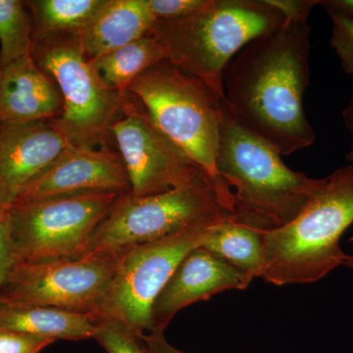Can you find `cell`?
<instances>
[{"label":"cell","mask_w":353,"mask_h":353,"mask_svg":"<svg viewBox=\"0 0 353 353\" xmlns=\"http://www.w3.org/2000/svg\"><path fill=\"white\" fill-rule=\"evenodd\" d=\"M310 31L308 19H285L243 46L223 72L230 115L282 155L309 148L316 139L303 109Z\"/></svg>","instance_id":"1"},{"label":"cell","mask_w":353,"mask_h":353,"mask_svg":"<svg viewBox=\"0 0 353 353\" xmlns=\"http://www.w3.org/2000/svg\"><path fill=\"white\" fill-rule=\"evenodd\" d=\"M216 168L236 190L234 219L260 232L289 224L325 182L289 168L273 145L236 122L224 101Z\"/></svg>","instance_id":"2"},{"label":"cell","mask_w":353,"mask_h":353,"mask_svg":"<svg viewBox=\"0 0 353 353\" xmlns=\"http://www.w3.org/2000/svg\"><path fill=\"white\" fill-rule=\"evenodd\" d=\"M353 224V163L336 169L289 224L262 232L261 278L276 285L317 282L347 257L341 238Z\"/></svg>","instance_id":"3"},{"label":"cell","mask_w":353,"mask_h":353,"mask_svg":"<svg viewBox=\"0 0 353 353\" xmlns=\"http://www.w3.org/2000/svg\"><path fill=\"white\" fill-rule=\"evenodd\" d=\"M285 21L271 0H208L192 15L157 20L150 34L161 44L167 60L224 101L223 72L230 60Z\"/></svg>","instance_id":"4"},{"label":"cell","mask_w":353,"mask_h":353,"mask_svg":"<svg viewBox=\"0 0 353 353\" xmlns=\"http://www.w3.org/2000/svg\"><path fill=\"white\" fill-rule=\"evenodd\" d=\"M148 117L214 183L223 208L233 213L234 194L216 168L223 101L201 80L163 60L130 85Z\"/></svg>","instance_id":"5"},{"label":"cell","mask_w":353,"mask_h":353,"mask_svg":"<svg viewBox=\"0 0 353 353\" xmlns=\"http://www.w3.org/2000/svg\"><path fill=\"white\" fill-rule=\"evenodd\" d=\"M231 216L208 174L162 194H122L90 240L74 256L126 250L162 240L209 221Z\"/></svg>","instance_id":"6"},{"label":"cell","mask_w":353,"mask_h":353,"mask_svg":"<svg viewBox=\"0 0 353 353\" xmlns=\"http://www.w3.org/2000/svg\"><path fill=\"white\" fill-rule=\"evenodd\" d=\"M32 57L59 88L63 113L57 122L70 139L78 146L105 145L129 94L103 85L76 34L34 39Z\"/></svg>","instance_id":"7"},{"label":"cell","mask_w":353,"mask_h":353,"mask_svg":"<svg viewBox=\"0 0 353 353\" xmlns=\"http://www.w3.org/2000/svg\"><path fill=\"white\" fill-rule=\"evenodd\" d=\"M122 194L92 192L13 203L9 229L16 263L73 259Z\"/></svg>","instance_id":"8"},{"label":"cell","mask_w":353,"mask_h":353,"mask_svg":"<svg viewBox=\"0 0 353 353\" xmlns=\"http://www.w3.org/2000/svg\"><path fill=\"white\" fill-rule=\"evenodd\" d=\"M225 219L201 223L168 238L124 250L119 268L92 314L95 319L122 323L139 336L152 331L155 299L188 253Z\"/></svg>","instance_id":"9"},{"label":"cell","mask_w":353,"mask_h":353,"mask_svg":"<svg viewBox=\"0 0 353 353\" xmlns=\"http://www.w3.org/2000/svg\"><path fill=\"white\" fill-rule=\"evenodd\" d=\"M123 253L124 250L16 263L0 287V299L94 314L119 268Z\"/></svg>","instance_id":"10"},{"label":"cell","mask_w":353,"mask_h":353,"mask_svg":"<svg viewBox=\"0 0 353 353\" xmlns=\"http://www.w3.org/2000/svg\"><path fill=\"white\" fill-rule=\"evenodd\" d=\"M110 127L137 196L162 194L208 174L129 99Z\"/></svg>","instance_id":"11"},{"label":"cell","mask_w":353,"mask_h":353,"mask_svg":"<svg viewBox=\"0 0 353 353\" xmlns=\"http://www.w3.org/2000/svg\"><path fill=\"white\" fill-rule=\"evenodd\" d=\"M76 146L57 120L0 124V201L10 206L28 185Z\"/></svg>","instance_id":"12"},{"label":"cell","mask_w":353,"mask_h":353,"mask_svg":"<svg viewBox=\"0 0 353 353\" xmlns=\"http://www.w3.org/2000/svg\"><path fill=\"white\" fill-rule=\"evenodd\" d=\"M92 192H131L126 167L119 152L106 145L76 146L28 185L13 203Z\"/></svg>","instance_id":"13"},{"label":"cell","mask_w":353,"mask_h":353,"mask_svg":"<svg viewBox=\"0 0 353 353\" xmlns=\"http://www.w3.org/2000/svg\"><path fill=\"white\" fill-rule=\"evenodd\" d=\"M253 279L197 246L188 253L153 303L152 331H165L174 316L192 303L225 290L246 289Z\"/></svg>","instance_id":"14"},{"label":"cell","mask_w":353,"mask_h":353,"mask_svg":"<svg viewBox=\"0 0 353 353\" xmlns=\"http://www.w3.org/2000/svg\"><path fill=\"white\" fill-rule=\"evenodd\" d=\"M62 113L59 88L32 54L0 68V124L58 120Z\"/></svg>","instance_id":"15"},{"label":"cell","mask_w":353,"mask_h":353,"mask_svg":"<svg viewBox=\"0 0 353 353\" xmlns=\"http://www.w3.org/2000/svg\"><path fill=\"white\" fill-rule=\"evenodd\" d=\"M157 22L148 0H105L79 38L94 60L148 36Z\"/></svg>","instance_id":"16"},{"label":"cell","mask_w":353,"mask_h":353,"mask_svg":"<svg viewBox=\"0 0 353 353\" xmlns=\"http://www.w3.org/2000/svg\"><path fill=\"white\" fill-rule=\"evenodd\" d=\"M94 330L92 314L0 299V331L44 336L55 341H83L92 339Z\"/></svg>","instance_id":"17"},{"label":"cell","mask_w":353,"mask_h":353,"mask_svg":"<svg viewBox=\"0 0 353 353\" xmlns=\"http://www.w3.org/2000/svg\"><path fill=\"white\" fill-rule=\"evenodd\" d=\"M166 59L161 44L150 34L90 61L105 87L126 95L141 73Z\"/></svg>","instance_id":"18"},{"label":"cell","mask_w":353,"mask_h":353,"mask_svg":"<svg viewBox=\"0 0 353 353\" xmlns=\"http://www.w3.org/2000/svg\"><path fill=\"white\" fill-rule=\"evenodd\" d=\"M201 246L238 270L253 278L261 277L262 232L236 222L233 216L213 226Z\"/></svg>","instance_id":"19"},{"label":"cell","mask_w":353,"mask_h":353,"mask_svg":"<svg viewBox=\"0 0 353 353\" xmlns=\"http://www.w3.org/2000/svg\"><path fill=\"white\" fill-rule=\"evenodd\" d=\"M105 0H31L34 39L51 34L79 36L97 15Z\"/></svg>","instance_id":"20"},{"label":"cell","mask_w":353,"mask_h":353,"mask_svg":"<svg viewBox=\"0 0 353 353\" xmlns=\"http://www.w3.org/2000/svg\"><path fill=\"white\" fill-rule=\"evenodd\" d=\"M34 27L29 9L21 0H0V68L32 54Z\"/></svg>","instance_id":"21"},{"label":"cell","mask_w":353,"mask_h":353,"mask_svg":"<svg viewBox=\"0 0 353 353\" xmlns=\"http://www.w3.org/2000/svg\"><path fill=\"white\" fill-rule=\"evenodd\" d=\"M92 339L108 353H150L141 336L114 320L95 319Z\"/></svg>","instance_id":"22"},{"label":"cell","mask_w":353,"mask_h":353,"mask_svg":"<svg viewBox=\"0 0 353 353\" xmlns=\"http://www.w3.org/2000/svg\"><path fill=\"white\" fill-rule=\"evenodd\" d=\"M333 28L330 44L347 75L353 76V22L338 15H330Z\"/></svg>","instance_id":"23"},{"label":"cell","mask_w":353,"mask_h":353,"mask_svg":"<svg viewBox=\"0 0 353 353\" xmlns=\"http://www.w3.org/2000/svg\"><path fill=\"white\" fill-rule=\"evenodd\" d=\"M55 341L44 336L0 331V353H41Z\"/></svg>","instance_id":"24"},{"label":"cell","mask_w":353,"mask_h":353,"mask_svg":"<svg viewBox=\"0 0 353 353\" xmlns=\"http://www.w3.org/2000/svg\"><path fill=\"white\" fill-rule=\"evenodd\" d=\"M208 0H148V7L157 20L176 19L201 10Z\"/></svg>","instance_id":"25"},{"label":"cell","mask_w":353,"mask_h":353,"mask_svg":"<svg viewBox=\"0 0 353 353\" xmlns=\"http://www.w3.org/2000/svg\"><path fill=\"white\" fill-rule=\"evenodd\" d=\"M15 252L9 229L8 208L0 213V287L16 264Z\"/></svg>","instance_id":"26"},{"label":"cell","mask_w":353,"mask_h":353,"mask_svg":"<svg viewBox=\"0 0 353 353\" xmlns=\"http://www.w3.org/2000/svg\"><path fill=\"white\" fill-rule=\"evenodd\" d=\"M284 14L285 19H308L311 11L319 6V0H271Z\"/></svg>","instance_id":"27"},{"label":"cell","mask_w":353,"mask_h":353,"mask_svg":"<svg viewBox=\"0 0 353 353\" xmlns=\"http://www.w3.org/2000/svg\"><path fill=\"white\" fill-rule=\"evenodd\" d=\"M141 338L150 353H187L173 347L165 338L164 331L148 332Z\"/></svg>","instance_id":"28"},{"label":"cell","mask_w":353,"mask_h":353,"mask_svg":"<svg viewBox=\"0 0 353 353\" xmlns=\"http://www.w3.org/2000/svg\"><path fill=\"white\" fill-rule=\"evenodd\" d=\"M329 15H338L353 22V0H319Z\"/></svg>","instance_id":"29"},{"label":"cell","mask_w":353,"mask_h":353,"mask_svg":"<svg viewBox=\"0 0 353 353\" xmlns=\"http://www.w3.org/2000/svg\"><path fill=\"white\" fill-rule=\"evenodd\" d=\"M341 115H343L345 126H347L348 131L352 134V148H350V152H353V94L350 102L347 103V108L343 109Z\"/></svg>","instance_id":"30"},{"label":"cell","mask_w":353,"mask_h":353,"mask_svg":"<svg viewBox=\"0 0 353 353\" xmlns=\"http://www.w3.org/2000/svg\"><path fill=\"white\" fill-rule=\"evenodd\" d=\"M343 265H345V266L353 270V256H352V255H347V257L343 260Z\"/></svg>","instance_id":"31"},{"label":"cell","mask_w":353,"mask_h":353,"mask_svg":"<svg viewBox=\"0 0 353 353\" xmlns=\"http://www.w3.org/2000/svg\"><path fill=\"white\" fill-rule=\"evenodd\" d=\"M347 161H350V163H353V152H350L347 155Z\"/></svg>","instance_id":"32"},{"label":"cell","mask_w":353,"mask_h":353,"mask_svg":"<svg viewBox=\"0 0 353 353\" xmlns=\"http://www.w3.org/2000/svg\"><path fill=\"white\" fill-rule=\"evenodd\" d=\"M7 208V206L4 205L1 201H0V213L3 212L4 210Z\"/></svg>","instance_id":"33"},{"label":"cell","mask_w":353,"mask_h":353,"mask_svg":"<svg viewBox=\"0 0 353 353\" xmlns=\"http://www.w3.org/2000/svg\"><path fill=\"white\" fill-rule=\"evenodd\" d=\"M350 241H353V236H352V238H350Z\"/></svg>","instance_id":"34"}]
</instances>
